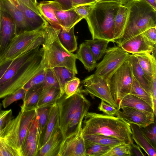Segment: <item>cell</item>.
Here are the masks:
<instances>
[{"label": "cell", "instance_id": "obj_1", "mask_svg": "<svg viewBox=\"0 0 156 156\" xmlns=\"http://www.w3.org/2000/svg\"><path fill=\"white\" fill-rule=\"evenodd\" d=\"M81 88V87H79L75 93L69 97L64 94L57 102L63 140L75 133L82 125L90 106V102L84 96Z\"/></svg>", "mask_w": 156, "mask_h": 156}, {"label": "cell", "instance_id": "obj_2", "mask_svg": "<svg viewBox=\"0 0 156 156\" xmlns=\"http://www.w3.org/2000/svg\"><path fill=\"white\" fill-rule=\"evenodd\" d=\"M129 0L96 1L85 19L92 39L107 40L114 42V22L117 11Z\"/></svg>", "mask_w": 156, "mask_h": 156}, {"label": "cell", "instance_id": "obj_3", "mask_svg": "<svg viewBox=\"0 0 156 156\" xmlns=\"http://www.w3.org/2000/svg\"><path fill=\"white\" fill-rule=\"evenodd\" d=\"M83 119V136L101 134L115 138L127 144L133 143L129 124L118 117L88 112Z\"/></svg>", "mask_w": 156, "mask_h": 156}, {"label": "cell", "instance_id": "obj_4", "mask_svg": "<svg viewBox=\"0 0 156 156\" xmlns=\"http://www.w3.org/2000/svg\"><path fill=\"white\" fill-rule=\"evenodd\" d=\"M126 21L123 34L118 44L156 27V9L144 0H129Z\"/></svg>", "mask_w": 156, "mask_h": 156}, {"label": "cell", "instance_id": "obj_5", "mask_svg": "<svg viewBox=\"0 0 156 156\" xmlns=\"http://www.w3.org/2000/svg\"><path fill=\"white\" fill-rule=\"evenodd\" d=\"M58 29L53 27L48 23L45 32V42L42 46L44 48L45 67H66L76 74L78 71L76 65V54L68 51L60 44L57 37Z\"/></svg>", "mask_w": 156, "mask_h": 156}, {"label": "cell", "instance_id": "obj_6", "mask_svg": "<svg viewBox=\"0 0 156 156\" xmlns=\"http://www.w3.org/2000/svg\"><path fill=\"white\" fill-rule=\"evenodd\" d=\"M44 48L42 46L35 56L24 64L12 78L0 86V99L23 88L44 68Z\"/></svg>", "mask_w": 156, "mask_h": 156}, {"label": "cell", "instance_id": "obj_7", "mask_svg": "<svg viewBox=\"0 0 156 156\" xmlns=\"http://www.w3.org/2000/svg\"><path fill=\"white\" fill-rule=\"evenodd\" d=\"M48 23L36 30H25L16 34L0 56V65L15 58L23 52L37 48L38 44L35 40L44 33Z\"/></svg>", "mask_w": 156, "mask_h": 156}, {"label": "cell", "instance_id": "obj_8", "mask_svg": "<svg viewBox=\"0 0 156 156\" xmlns=\"http://www.w3.org/2000/svg\"><path fill=\"white\" fill-rule=\"evenodd\" d=\"M133 77L131 66L128 59L108 81V85L112 96L118 105L122 98L129 94Z\"/></svg>", "mask_w": 156, "mask_h": 156}, {"label": "cell", "instance_id": "obj_9", "mask_svg": "<svg viewBox=\"0 0 156 156\" xmlns=\"http://www.w3.org/2000/svg\"><path fill=\"white\" fill-rule=\"evenodd\" d=\"M130 55L118 45L107 48L102 60L97 64L94 74L108 82L114 73L128 58Z\"/></svg>", "mask_w": 156, "mask_h": 156}, {"label": "cell", "instance_id": "obj_10", "mask_svg": "<svg viewBox=\"0 0 156 156\" xmlns=\"http://www.w3.org/2000/svg\"><path fill=\"white\" fill-rule=\"evenodd\" d=\"M82 82L84 88H81L83 93L89 94L93 98H98L118 109L119 105L114 101L105 80L94 73L86 78Z\"/></svg>", "mask_w": 156, "mask_h": 156}, {"label": "cell", "instance_id": "obj_11", "mask_svg": "<svg viewBox=\"0 0 156 156\" xmlns=\"http://www.w3.org/2000/svg\"><path fill=\"white\" fill-rule=\"evenodd\" d=\"M40 46L23 52L15 58L0 65V86L12 78L24 64L35 56L40 51Z\"/></svg>", "mask_w": 156, "mask_h": 156}, {"label": "cell", "instance_id": "obj_12", "mask_svg": "<svg viewBox=\"0 0 156 156\" xmlns=\"http://www.w3.org/2000/svg\"><path fill=\"white\" fill-rule=\"evenodd\" d=\"M58 156H86L82 125L75 133L63 140Z\"/></svg>", "mask_w": 156, "mask_h": 156}, {"label": "cell", "instance_id": "obj_13", "mask_svg": "<svg viewBox=\"0 0 156 156\" xmlns=\"http://www.w3.org/2000/svg\"><path fill=\"white\" fill-rule=\"evenodd\" d=\"M22 111L11 120L0 132V139L11 147L18 156H23L20 146L19 126Z\"/></svg>", "mask_w": 156, "mask_h": 156}, {"label": "cell", "instance_id": "obj_14", "mask_svg": "<svg viewBox=\"0 0 156 156\" xmlns=\"http://www.w3.org/2000/svg\"><path fill=\"white\" fill-rule=\"evenodd\" d=\"M121 109L122 111L117 109L116 116L128 124H134L140 127L145 128L155 123V115L153 113L129 107H123Z\"/></svg>", "mask_w": 156, "mask_h": 156}, {"label": "cell", "instance_id": "obj_15", "mask_svg": "<svg viewBox=\"0 0 156 156\" xmlns=\"http://www.w3.org/2000/svg\"><path fill=\"white\" fill-rule=\"evenodd\" d=\"M126 52L131 54L141 53H151L156 50V44L142 33L118 44Z\"/></svg>", "mask_w": 156, "mask_h": 156}, {"label": "cell", "instance_id": "obj_16", "mask_svg": "<svg viewBox=\"0 0 156 156\" xmlns=\"http://www.w3.org/2000/svg\"><path fill=\"white\" fill-rule=\"evenodd\" d=\"M18 34L17 28L13 20L7 13L1 10L0 28V56L12 39Z\"/></svg>", "mask_w": 156, "mask_h": 156}, {"label": "cell", "instance_id": "obj_17", "mask_svg": "<svg viewBox=\"0 0 156 156\" xmlns=\"http://www.w3.org/2000/svg\"><path fill=\"white\" fill-rule=\"evenodd\" d=\"M39 136L38 125L35 116L30 126L21 147L23 156H37Z\"/></svg>", "mask_w": 156, "mask_h": 156}, {"label": "cell", "instance_id": "obj_18", "mask_svg": "<svg viewBox=\"0 0 156 156\" xmlns=\"http://www.w3.org/2000/svg\"><path fill=\"white\" fill-rule=\"evenodd\" d=\"M63 140L59 117L48 140L39 150L37 156H58Z\"/></svg>", "mask_w": 156, "mask_h": 156}, {"label": "cell", "instance_id": "obj_19", "mask_svg": "<svg viewBox=\"0 0 156 156\" xmlns=\"http://www.w3.org/2000/svg\"><path fill=\"white\" fill-rule=\"evenodd\" d=\"M2 11L7 13L16 25L18 34L25 30H31L23 13L7 0H0Z\"/></svg>", "mask_w": 156, "mask_h": 156}, {"label": "cell", "instance_id": "obj_20", "mask_svg": "<svg viewBox=\"0 0 156 156\" xmlns=\"http://www.w3.org/2000/svg\"><path fill=\"white\" fill-rule=\"evenodd\" d=\"M37 8L41 16L53 27L60 29V26L56 18L55 11L61 7L54 1H43L37 3Z\"/></svg>", "mask_w": 156, "mask_h": 156}, {"label": "cell", "instance_id": "obj_21", "mask_svg": "<svg viewBox=\"0 0 156 156\" xmlns=\"http://www.w3.org/2000/svg\"><path fill=\"white\" fill-rule=\"evenodd\" d=\"M132 131V138L140 147L149 156H156V148L149 140L141 127L134 124H129Z\"/></svg>", "mask_w": 156, "mask_h": 156}, {"label": "cell", "instance_id": "obj_22", "mask_svg": "<svg viewBox=\"0 0 156 156\" xmlns=\"http://www.w3.org/2000/svg\"><path fill=\"white\" fill-rule=\"evenodd\" d=\"M55 13L61 27L67 30L74 27L83 19L73 9L65 11L60 8L55 10Z\"/></svg>", "mask_w": 156, "mask_h": 156}, {"label": "cell", "instance_id": "obj_23", "mask_svg": "<svg viewBox=\"0 0 156 156\" xmlns=\"http://www.w3.org/2000/svg\"><path fill=\"white\" fill-rule=\"evenodd\" d=\"M119 108L120 110L123 107H129L144 112L154 114L152 107L141 99L130 94L122 98L118 103Z\"/></svg>", "mask_w": 156, "mask_h": 156}, {"label": "cell", "instance_id": "obj_24", "mask_svg": "<svg viewBox=\"0 0 156 156\" xmlns=\"http://www.w3.org/2000/svg\"><path fill=\"white\" fill-rule=\"evenodd\" d=\"M58 117L59 110L56 102L51 106L46 124L43 132L40 135L39 150L48 140L55 127Z\"/></svg>", "mask_w": 156, "mask_h": 156}, {"label": "cell", "instance_id": "obj_25", "mask_svg": "<svg viewBox=\"0 0 156 156\" xmlns=\"http://www.w3.org/2000/svg\"><path fill=\"white\" fill-rule=\"evenodd\" d=\"M128 59L131 66L133 76L151 96L149 87L153 77H151L146 74L140 66L137 58L133 55L130 54Z\"/></svg>", "mask_w": 156, "mask_h": 156}, {"label": "cell", "instance_id": "obj_26", "mask_svg": "<svg viewBox=\"0 0 156 156\" xmlns=\"http://www.w3.org/2000/svg\"><path fill=\"white\" fill-rule=\"evenodd\" d=\"M61 97L60 88L55 86L43 87L37 108L52 105Z\"/></svg>", "mask_w": 156, "mask_h": 156}, {"label": "cell", "instance_id": "obj_27", "mask_svg": "<svg viewBox=\"0 0 156 156\" xmlns=\"http://www.w3.org/2000/svg\"><path fill=\"white\" fill-rule=\"evenodd\" d=\"M127 9L125 4L121 6L115 16L114 22V42L117 43L122 37L126 24Z\"/></svg>", "mask_w": 156, "mask_h": 156}, {"label": "cell", "instance_id": "obj_28", "mask_svg": "<svg viewBox=\"0 0 156 156\" xmlns=\"http://www.w3.org/2000/svg\"><path fill=\"white\" fill-rule=\"evenodd\" d=\"M43 87V83L33 87L27 90L21 110L28 111L37 108L40 94Z\"/></svg>", "mask_w": 156, "mask_h": 156}, {"label": "cell", "instance_id": "obj_29", "mask_svg": "<svg viewBox=\"0 0 156 156\" xmlns=\"http://www.w3.org/2000/svg\"><path fill=\"white\" fill-rule=\"evenodd\" d=\"M74 27L69 30L61 28L58 29L57 34L58 39L66 50L73 53L77 48V39L74 32Z\"/></svg>", "mask_w": 156, "mask_h": 156}, {"label": "cell", "instance_id": "obj_30", "mask_svg": "<svg viewBox=\"0 0 156 156\" xmlns=\"http://www.w3.org/2000/svg\"><path fill=\"white\" fill-rule=\"evenodd\" d=\"M76 54L77 59L82 63L85 68L88 72L92 71L96 67L97 62L90 49L85 42L80 44Z\"/></svg>", "mask_w": 156, "mask_h": 156}, {"label": "cell", "instance_id": "obj_31", "mask_svg": "<svg viewBox=\"0 0 156 156\" xmlns=\"http://www.w3.org/2000/svg\"><path fill=\"white\" fill-rule=\"evenodd\" d=\"M133 55L146 74L152 77L156 74V61L154 55L149 53H141Z\"/></svg>", "mask_w": 156, "mask_h": 156}, {"label": "cell", "instance_id": "obj_32", "mask_svg": "<svg viewBox=\"0 0 156 156\" xmlns=\"http://www.w3.org/2000/svg\"><path fill=\"white\" fill-rule=\"evenodd\" d=\"M109 42L106 40L95 39L86 40L84 42L90 49L97 62L105 55Z\"/></svg>", "mask_w": 156, "mask_h": 156}, {"label": "cell", "instance_id": "obj_33", "mask_svg": "<svg viewBox=\"0 0 156 156\" xmlns=\"http://www.w3.org/2000/svg\"><path fill=\"white\" fill-rule=\"evenodd\" d=\"M22 112L19 126L20 140L21 148L30 126L36 116V109Z\"/></svg>", "mask_w": 156, "mask_h": 156}, {"label": "cell", "instance_id": "obj_34", "mask_svg": "<svg viewBox=\"0 0 156 156\" xmlns=\"http://www.w3.org/2000/svg\"><path fill=\"white\" fill-rule=\"evenodd\" d=\"M86 141L109 146L113 148L124 142L115 138L101 134L83 136Z\"/></svg>", "mask_w": 156, "mask_h": 156}, {"label": "cell", "instance_id": "obj_35", "mask_svg": "<svg viewBox=\"0 0 156 156\" xmlns=\"http://www.w3.org/2000/svg\"><path fill=\"white\" fill-rule=\"evenodd\" d=\"M52 69L58 82L62 97L65 94V84L67 81L75 76L76 74L72 70L66 67H56Z\"/></svg>", "mask_w": 156, "mask_h": 156}, {"label": "cell", "instance_id": "obj_36", "mask_svg": "<svg viewBox=\"0 0 156 156\" xmlns=\"http://www.w3.org/2000/svg\"><path fill=\"white\" fill-rule=\"evenodd\" d=\"M129 94L145 101L154 109L153 99L151 96L145 90L134 76Z\"/></svg>", "mask_w": 156, "mask_h": 156}, {"label": "cell", "instance_id": "obj_37", "mask_svg": "<svg viewBox=\"0 0 156 156\" xmlns=\"http://www.w3.org/2000/svg\"><path fill=\"white\" fill-rule=\"evenodd\" d=\"M86 156H103L112 148L106 145L85 141Z\"/></svg>", "mask_w": 156, "mask_h": 156}, {"label": "cell", "instance_id": "obj_38", "mask_svg": "<svg viewBox=\"0 0 156 156\" xmlns=\"http://www.w3.org/2000/svg\"><path fill=\"white\" fill-rule=\"evenodd\" d=\"M52 105L36 108V117L38 124L40 135L43 132L46 124Z\"/></svg>", "mask_w": 156, "mask_h": 156}, {"label": "cell", "instance_id": "obj_39", "mask_svg": "<svg viewBox=\"0 0 156 156\" xmlns=\"http://www.w3.org/2000/svg\"><path fill=\"white\" fill-rule=\"evenodd\" d=\"M130 144L124 143L112 148L103 156H130Z\"/></svg>", "mask_w": 156, "mask_h": 156}, {"label": "cell", "instance_id": "obj_40", "mask_svg": "<svg viewBox=\"0 0 156 156\" xmlns=\"http://www.w3.org/2000/svg\"><path fill=\"white\" fill-rule=\"evenodd\" d=\"M27 90L23 88L15 91L12 93L5 97L2 101V105L4 108H6L14 102L24 99Z\"/></svg>", "mask_w": 156, "mask_h": 156}, {"label": "cell", "instance_id": "obj_41", "mask_svg": "<svg viewBox=\"0 0 156 156\" xmlns=\"http://www.w3.org/2000/svg\"><path fill=\"white\" fill-rule=\"evenodd\" d=\"M45 75V68L44 67L38 72L23 88L27 90L33 87L43 83L44 81Z\"/></svg>", "mask_w": 156, "mask_h": 156}, {"label": "cell", "instance_id": "obj_42", "mask_svg": "<svg viewBox=\"0 0 156 156\" xmlns=\"http://www.w3.org/2000/svg\"><path fill=\"white\" fill-rule=\"evenodd\" d=\"M80 79L75 76L67 81L64 88V94L67 97H69L75 93L79 87Z\"/></svg>", "mask_w": 156, "mask_h": 156}, {"label": "cell", "instance_id": "obj_43", "mask_svg": "<svg viewBox=\"0 0 156 156\" xmlns=\"http://www.w3.org/2000/svg\"><path fill=\"white\" fill-rule=\"evenodd\" d=\"M45 75L43 87L55 86L59 88V84L52 68H45Z\"/></svg>", "mask_w": 156, "mask_h": 156}, {"label": "cell", "instance_id": "obj_44", "mask_svg": "<svg viewBox=\"0 0 156 156\" xmlns=\"http://www.w3.org/2000/svg\"><path fill=\"white\" fill-rule=\"evenodd\" d=\"M149 125L145 128L141 127V128L149 140L155 147L156 125L155 123L151 124V127H150Z\"/></svg>", "mask_w": 156, "mask_h": 156}, {"label": "cell", "instance_id": "obj_45", "mask_svg": "<svg viewBox=\"0 0 156 156\" xmlns=\"http://www.w3.org/2000/svg\"><path fill=\"white\" fill-rule=\"evenodd\" d=\"M98 108L106 115L116 116L117 109L113 106L106 103L104 101H101Z\"/></svg>", "mask_w": 156, "mask_h": 156}, {"label": "cell", "instance_id": "obj_46", "mask_svg": "<svg viewBox=\"0 0 156 156\" xmlns=\"http://www.w3.org/2000/svg\"><path fill=\"white\" fill-rule=\"evenodd\" d=\"M12 118L11 109L7 110L0 109V132Z\"/></svg>", "mask_w": 156, "mask_h": 156}, {"label": "cell", "instance_id": "obj_47", "mask_svg": "<svg viewBox=\"0 0 156 156\" xmlns=\"http://www.w3.org/2000/svg\"><path fill=\"white\" fill-rule=\"evenodd\" d=\"M0 156H18V155L11 147L0 139Z\"/></svg>", "mask_w": 156, "mask_h": 156}, {"label": "cell", "instance_id": "obj_48", "mask_svg": "<svg viewBox=\"0 0 156 156\" xmlns=\"http://www.w3.org/2000/svg\"><path fill=\"white\" fill-rule=\"evenodd\" d=\"M93 4L80 5L73 9L79 16L85 19L89 14Z\"/></svg>", "mask_w": 156, "mask_h": 156}, {"label": "cell", "instance_id": "obj_49", "mask_svg": "<svg viewBox=\"0 0 156 156\" xmlns=\"http://www.w3.org/2000/svg\"><path fill=\"white\" fill-rule=\"evenodd\" d=\"M142 34L151 42L155 44L156 43V27L150 28Z\"/></svg>", "mask_w": 156, "mask_h": 156}, {"label": "cell", "instance_id": "obj_50", "mask_svg": "<svg viewBox=\"0 0 156 156\" xmlns=\"http://www.w3.org/2000/svg\"><path fill=\"white\" fill-rule=\"evenodd\" d=\"M60 5L63 10L66 11L73 8V5L70 0H55Z\"/></svg>", "mask_w": 156, "mask_h": 156}, {"label": "cell", "instance_id": "obj_51", "mask_svg": "<svg viewBox=\"0 0 156 156\" xmlns=\"http://www.w3.org/2000/svg\"><path fill=\"white\" fill-rule=\"evenodd\" d=\"M131 156H144L140 147L134 143L131 144Z\"/></svg>", "mask_w": 156, "mask_h": 156}, {"label": "cell", "instance_id": "obj_52", "mask_svg": "<svg viewBox=\"0 0 156 156\" xmlns=\"http://www.w3.org/2000/svg\"><path fill=\"white\" fill-rule=\"evenodd\" d=\"M70 1L73 5V8L80 5L92 4L96 1L95 0H70Z\"/></svg>", "mask_w": 156, "mask_h": 156}, {"label": "cell", "instance_id": "obj_53", "mask_svg": "<svg viewBox=\"0 0 156 156\" xmlns=\"http://www.w3.org/2000/svg\"><path fill=\"white\" fill-rule=\"evenodd\" d=\"M21 0L30 9L37 14L41 15L37 8L36 6L34 4L31 0Z\"/></svg>", "mask_w": 156, "mask_h": 156}, {"label": "cell", "instance_id": "obj_54", "mask_svg": "<svg viewBox=\"0 0 156 156\" xmlns=\"http://www.w3.org/2000/svg\"><path fill=\"white\" fill-rule=\"evenodd\" d=\"M156 9V0H144Z\"/></svg>", "mask_w": 156, "mask_h": 156}, {"label": "cell", "instance_id": "obj_55", "mask_svg": "<svg viewBox=\"0 0 156 156\" xmlns=\"http://www.w3.org/2000/svg\"><path fill=\"white\" fill-rule=\"evenodd\" d=\"M32 2L34 4L36 5L37 3V0H31Z\"/></svg>", "mask_w": 156, "mask_h": 156}, {"label": "cell", "instance_id": "obj_56", "mask_svg": "<svg viewBox=\"0 0 156 156\" xmlns=\"http://www.w3.org/2000/svg\"><path fill=\"white\" fill-rule=\"evenodd\" d=\"M1 8L0 6V28L1 21Z\"/></svg>", "mask_w": 156, "mask_h": 156}, {"label": "cell", "instance_id": "obj_57", "mask_svg": "<svg viewBox=\"0 0 156 156\" xmlns=\"http://www.w3.org/2000/svg\"><path fill=\"white\" fill-rule=\"evenodd\" d=\"M0 4H1V0H0Z\"/></svg>", "mask_w": 156, "mask_h": 156}, {"label": "cell", "instance_id": "obj_58", "mask_svg": "<svg viewBox=\"0 0 156 156\" xmlns=\"http://www.w3.org/2000/svg\"><path fill=\"white\" fill-rule=\"evenodd\" d=\"M0 106H1V105H0Z\"/></svg>", "mask_w": 156, "mask_h": 156}, {"label": "cell", "instance_id": "obj_59", "mask_svg": "<svg viewBox=\"0 0 156 156\" xmlns=\"http://www.w3.org/2000/svg\"><path fill=\"white\" fill-rule=\"evenodd\" d=\"M95 0V1H97V0Z\"/></svg>", "mask_w": 156, "mask_h": 156}, {"label": "cell", "instance_id": "obj_60", "mask_svg": "<svg viewBox=\"0 0 156 156\" xmlns=\"http://www.w3.org/2000/svg\"></svg>", "mask_w": 156, "mask_h": 156}]
</instances>
